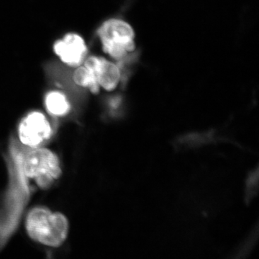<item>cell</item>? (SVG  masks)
<instances>
[{"label":"cell","mask_w":259,"mask_h":259,"mask_svg":"<svg viewBox=\"0 0 259 259\" xmlns=\"http://www.w3.org/2000/svg\"><path fill=\"white\" fill-rule=\"evenodd\" d=\"M25 226L33 241L53 248L62 245L69 233V223L64 214L44 207L32 209L28 214Z\"/></svg>","instance_id":"6da1fadb"},{"label":"cell","mask_w":259,"mask_h":259,"mask_svg":"<svg viewBox=\"0 0 259 259\" xmlns=\"http://www.w3.org/2000/svg\"><path fill=\"white\" fill-rule=\"evenodd\" d=\"M51 134V127L44 114L33 112L27 115L19 126V137L23 144L36 147L47 141Z\"/></svg>","instance_id":"277c9868"},{"label":"cell","mask_w":259,"mask_h":259,"mask_svg":"<svg viewBox=\"0 0 259 259\" xmlns=\"http://www.w3.org/2000/svg\"><path fill=\"white\" fill-rule=\"evenodd\" d=\"M23 171L41 188H48L61 173L59 158L50 150L38 148L29 152L23 160Z\"/></svg>","instance_id":"7a4b0ae2"},{"label":"cell","mask_w":259,"mask_h":259,"mask_svg":"<svg viewBox=\"0 0 259 259\" xmlns=\"http://www.w3.org/2000/svg\"><path fill=\"white\" fill-rule=\"evenodd\" d=\"M46 105L49 112L56 116L66 115L70 109L69 102L64 94L60 92H51L48 94Z\"/></svg>","instance_id":"52a82bcc"},{"label":"cell","mask_w":259,"mask_h":259,"mask_svg":"<svg viewBox=\"0 0 259 259\" xmlns=\"http://www.w3.org/2000/svg\"><path fill=\"white\" fill-rule=\"evenodd\" d=\"M54 51L65 64L78 66L87 54V47L82 37L74 33L66 35L54 44Z\"/></svg>","instance_id":"5b68a950"},{"label":"cell","mask_w":259,"mask_h":259,"mask_svg":"<svg viewBox=\"0 0 259 259\" xmlns=\"http://www.w3.org/2000/svg\"><path fill=\"white\" fill-rule=\"evenodd\" d=\"M98 33L104 51L114 59H122L127 52L134 50V30L122 20H107L99 29Z\"/></svg>","instance_id":"3957f363"},{"label":"cell","mask_w":259,"mask_h":259,"mask_svg":"<svg viewBox=\"0 0 259 259\" xmlns=\"http://www.w3.org/2000/svg\"><path fill=\"white\" fill-rule=\"evenodd\" d=\"M85 67L96 75L100 86L108 91L117 87L120 79V72L115 64L103 58L92 56L85 61Z\"/></svg>","instance_id":"8992f818"},{"label":"cell","mask_w":259,"mask_h":259,"mask_svg":"<svg viewBox=\"0 0 259 259\" xmlns=\"http://www.w3.org/2000/svg\"><path fill=\"white\" fill-rule=\"evenodd\" d=\"M74 79L76 84L83 88H88L93 93H98L100 84L97 81L96 75L84 66L76 70Z\"/></svg>","instance_id":"ba28073f"},{"label":"cell","mask_w":259,"mask_h":259,"mask_svg":"<svg viewBox=\"0 0 259 259\" xmlns=\"http://www.w3.org/2000/svg\"><path fill=\"white\" fill-rule=\"evenodd\" d=\"M258 171L252 172L247 181L246 197L250 199L254 195L258 187Z\"/></svg>","instance_id":"9c48e42d"}]
</instances>
